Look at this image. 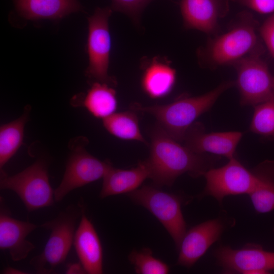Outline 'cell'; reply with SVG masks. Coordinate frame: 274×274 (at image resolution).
Instances as JSON below:
<instances>
[{
    "mask_svg": "<svg viewBox=\"0 0 274 274\" xmlns=\"http://www.w3.org/2000/svg\"><path fill=\"white\" fill-rule=\"evenodd\" d=\"M150 136V155L145 162L149 178L157 187L172 186L186 173L193 178L203 176L216 161L211 156L195 153L182 145L157 124L151 129Z\"/></svg>",
    "mask_w": 274,
    "mask_h": 274,
    "instance_id": "cell-1",
    "label": "cell"
},
{
    "mask_svg": "<svg viewBox=\"0 0 274 274\" xmlns=\"http://www.w3.org/2000/svg\"><path fill=\"white\" fill-rule=\"evenodd\" d=\"M258 23L251 13L243 11L225 33L209 40L199 49V62L210 68L231 65L256 50L262 48L257 35Z\"/></svg>",
    "mask_w": 274,
    "mask_h": 274,
    "instance_id": "cell-2",
    "label": "cell"
},
{
    "mask_svg": "<svg viewBox=\"0 0 274 274\" xmlns=\"http://www.w3.org/2000/svg\"><path fill=\"white\" fill-rule=\"evenodd\" d=\"M234 85L233 81H225L201 95L183 96L165 105L143 106L135 103L131 105V109L152 115L156 119L157 124L169 135L181 142L194 121L209 111L219 97Z\"/></svg>",
    "mask_w": 274,
    "mask_h": 274,
    "instance_id": "cell-3",
    "label": "cell"
},
{
    "mask_svg": "<svg viewBox=\"0 0 274 274\" xmlns=\"http://www.w3.org/2000/svg\"><path fill=\"white\" fill-rule=\"evenodd\" d=\"M85 210L83 204H72L61 211L53 219L39 227L50 231L42 252L34 256L30 264L38 273H49L64 262L73 244L76 224Z\"/></svg>",
    "mask_w": 274,
    "mask_h": 274,
    "instance_id": "cell-4",
    "label": "cell"
},
{
    "mask_svg": "<svg viewBox=\"0 0 274 274\" xmlns=\"http://www.w3.org/2000/svg\"><path fill=\"white\" fill-rule=\"evenodd\" d=\"M48 164L38 159L32 164L13 175L0 172V188L14 192L28 212L52 206L55 201L50 182Z\"/></svg>",
    "mask_w": 274,
    "mask_h": 274,
    "instance_id": "cell-5",
    "label": "cell"
},
{
    "mask_svg": "<svg viewBox=\"0 0 274 274\" xmlns=\"http://www.w3.org/2000/svg\"><path fill=\"white\" fill-rule=\"evenodd\" d=\"M86 138L79 136L70 142V153L62 180L54 190L55 201L59 202L73 190L103 178L113 166L109 160L101 161L85 149Z\"/></svg>",
    "mask_w": 274,
    "mask_h": 274,
    "instance_id": "cell-6",
    "label": "cell"
},
{
    "mask_svg": "<svg viewBox=\"0 0 274 274\" xmlns=\"http://www.w3.org/2000/svg\"><path fill=\"white\" fill-rule=\"evenodd\" d=\"M158 188L144 185L127 195L133 202L148 210L159 221L179 250L187 231L181 210V200L178 195Z\"/></svg>",
    "mask_w": 274,
    "mask_h": 274,
    "instance_id": "cell-7",
    "label": "cell"
},
{
    "mask_svg": "<svg viewBox=\"0 0 274 274\" xmlns=\"http://www.w3.org/2000/svg\"><path fill=\"white\" fill-rule=\"evenodd\" d=\"M112 12L111 7L97 8L88 18L89 64L85 71L86 76L92 81L112 86L116 84V81L108 74L112 43L109 19Z\"/></svg>",
    "mask_w": 274,
    "mask_h": 274,
    "instance_id": "cell-8",
    "label": "cell"
},
{
    "mask_svg": "<svg viewBox=\"0 0 274 274\" xmlns=\"http://www.w3.org/2000/svg\"><path fill=\"white\" fill-rule=\"evenodd\" d=\"M263 48L258 49L235 62L234 82L243 106H255L274 95V76L261 58Z\"/></svg>",
    "mask_w": 274,
    "mask_h": 274,
    "instance_id": "cell-9",
    "label": "cell"
},
{
    "mask_svg": "<svg viewBox=\"0 0 274 274\" xmlns=\"http://www.w3.org/2000/svg\"><path fill=\"white\" fill-rule=\"evenodd\" d=\"M203 176L206 184L198 197L211 196L220 204L227 196L249 194L259 179L255 170L248 169L235 157L221 167L209 169Z\"/></svg>",
    "mask_w": 274,
    "mask_h": 274,
    "instance_id": "cell-10",
    "label": "cell"
},
{
    "mask_svg": "<svg viewBox=\"0 0 274 274\" xmlns=\"http://www.w3.org/2000/svg\"><path fill=\"white\" fill-rule=\"evenodd\" d=\"M215 257L226 273L265 274L274 270V252L258 245L247 244L238 249L221 246Z\"/></svg>",
    "mask_w": 274,
    "mask_h": 274,
    "instance_id": "cell-11",
    "label": "cell"
},
{
    "mask_svg": "<svg viewBox=\"0 0 274 274\" xmlns=\"http://www.w3.org/2000/svg\"><path fill=\"white\" fill-rule=\"evenodd\" d=\"M227 227V220L220 217L192 227L182 239L177 264L187 268L192 267L219 240Z\"/></svg>",
    "mask_w": 274,
    "mask_h": 274,
    "instance_id": "cell-12",
    "label": "cell"
},
{
    "mask_svg": "<svg viewBox=\"0 0 274 274\" xmlns=\"http://www.w3.org/2000/svg\"><path fill=\"white\" fill-rule=\"evenodd\" d=\"M242 136L239 131L206 132L201 123L195 122L187 129L183 142L195 153L223 156L229 159L235 157Z\"/></svg>",
    "mask_w": 274,
    "mask_h": 274,
    "instance_id": "cell-13",
    "label": "cell"
},
{
    "mask_svg": "<svg viewBox=\"0 0 274 274\" xmlns=\"http://www.w3.org/2000/svg\"><path fill=\"white\" fill-rule=\"evenodd\" d=\"M1 198L0 249L8 250L13 261L25 259L36 246L26 239L27 235L39 227L28 221L16 219Z\"/></svg>",
    "mask_w": 274,
    "mask_h": 274,
    "instance_id": "cell-14",
    "label": "cell"
},
{
    "mask_svg": "<svg viewBox=\"0 0 274 274\" xmlns=\"http://www.w3.org/2000/svg\"><path fill=\"white\" fill-rule=\"evenodd\" d=\"M180 10L186 28L214 34L218 30L219 20L229 12V1L181 0Z\"/></svg>",
    "mask_w": 274,
    "mask_h": 274,
    "instance_id": "cell-15",
    "label": "cell"
},
{
    "mask_svg": "<svg viewBox=\"0 0 274 274\" xmlns=\"http://www.w3.org/2000/svg\"><path fill=\"white\" fill-rule=\"evenodd\" d=\"M73 245L80 263L89 274L103 273V252L98 235L85 210L76 229Z\"/></svg>",
    "mask_w": 274,
    "mask_h": 274,
    "instance_id": "cell-16",
    "label": "cell"
},
{
    "mask_svg": "<svg viewBox=\"0 0 274 274\" xmlns=\"http://www.w3.org/2000/svg\"><path fill=\"white\" fill-rule=\"evenodd\" d=\"M18 14L25 19L57 20L83 10L78 0H14Z\"/></svg>",
    "mask_w": 274,
    "mask_h": 274,
    "instance_id": "cell-17",
    "label": "cell"
},
{
    "mask_svg": "<svg viewBox=\"0 0 274 274\" xmlns=\"http://www.w3.org/2000/svg\"><path fill=\"white\" fill-rule=\"evenodd\" d=\"M149 178V172L144 161H140L136 166L129 169L116 168L112 166L103 177L99 193L101 198L130 193L141 186Z\"/></svg>",
    "mask_w": 274,
    "mask_h": 274,
    "instance_id": "cell-18",
    "label": "cell"
},
{
    "mask_svg": "<svg viewBox=\"0 0 274 274\" xmlns=\"http://www.w3.org/2000/svg\"><path fill=\"white\" fill-rule=\"evenodd\" d=\"M72 101L75 106L84 107L94 117L102 119L114 113L117 108L116 91L99 82H93L86 94L76 96Z\"/></svg>",
    "mask_w": 274,
    "mask_h": 274,
    "instance_id": "cell-19",
    "label": "cell"
},
{
    "mask_svg": "<svg viewBox=\"0 0 274 274\" xmlns=\"http://www.w3.org/2000/svg\"><path fill=\"white\" fill-rule=\"evenodd\" d=\"M176 80V72L169 63L163 59L154 58L146 67L141 85L144 91L152 98L168 95Z\"/></svg>",
    "mask_w": 274,
    "mask_h": 274,
    "instance_id": "cell-20",
    "label": "cell"
},
{
    "mask_svg": "<svg viewBox=\"0 0 274 274\" xmlns=\"http://www.w3.org/2000/svg\"><path fill=\"white\" fill-rule=\"evenodd\" d=\"M31 107L27 105L23 114L16 119L0 127V169L15 154L23 143L24 127L28 121Z\"/></svg>",
    "mask_w": 274,
    "mask_h": 274,
    "instance_id": "cell-21",
    "label": "cell"
},
{
    "mask_svg": "<svg viewBox=\"0 0 274 274\" xmlns=\"http://www.w3.org/2000/svg\"><path fill=\"white\" fill-rule=\"evenodd\" d=\"M102 124L110 133L118 138L148 144L141 133L138 117L134 112H115L102 119Z\"/></svg>",
    "mask_w": 274,
    "mask_h": 274,
    "instance_id": "cell-22",
    "label": "cell"
},
{
    "mask_svg": "<svg viewBox=\"0 0 274 274\" xmlns=\"http://www.w3.org/2000/svg\"><path fill=\"white\" fill-rule=\"evenodd\" d=\"M255 170L259 179L249 195L257 212L267 213L274 210V175L263 172L260 166Z\"/></svg>",
    "mask_w": 274,
    "mask_h": 274,
    "instance_id": "cell-23",
    "label": "cell"
},
{
    "mask_svg": "<svg viewBox=\"0 0 274 274\" xmlns=\"http://www.w3.org/2000/svg\"><path fill=\"white\" fill-rule=\"evenodd\" d=\"M128 260L139 274H166L169 271L168 265L160 259L155 258L150 248L140 250H133L128 256Z\"/></svg>",
    "mask_w": 274,
    "mask_h": 274,
    "instance_id": "cell-24",
    "label": "cell"
},
{
    "mask_svg": "<svg viewBox=\"0 0 274 274\" xmlns=\"http://www.w3.org/2000/svg\"><path fill=\"white\" fill-rule=\"evenodd\" d=\"M250 131L266 136H274V95L254 107Z\"/></svg>",
    "mask_w": 274,
    "mask_h": 274,
    "instance_id": "cell-25",
    "label": "cell"
},
{
    "mask_svg": "<svg viewBox=\"0 0 274 274\" xmlns=\"http://www.w3.org/2000/svg\"><path fill=\"white\" fill-rule=\"evenodd\" d=\"M153 0H112L111 8L128 15L138 22L145 8Z\"/></svg>",
    "mask_w": 274,
    "mask_h": 274,
    "instance_id": "cell-26",
    "label": "cell"
},
{
    "mask_svg": "<svg viewBox=\"0 0 274 274\" xmlns=\"http://www.w3.org/2000/svg\"><path fill=\"white\" fill-rule=\"evenodd\" d=\"M259 34L268 52L274 59V13L259 28Z\"/></svg>",
    "mask_w": 274,
    "mask_h": 274,
    "instance_id": "cell-27",
    "label": "cell"
},
{
    "mask_svg": "<svg viewBox=\"0 0 274 274\" xmlns=\"http://www.w3.org/2000/svg\"><path fill=\"white\" fill-rule=\"evenodd\" d=\"M232 1L261 14L274 13V0Z\"/></svg>",
    "mask_w": 274,
    "mask_h": 274,
    "instance_id": "cell-28",
    "label": "cell"
},
{
    "mask_svg": "<svg viewBox=\"0 0 274 274\" xmlns=\"http://www.w3.org/2000/svg\"><path fill=\"white\" fill-rule=\"evenodd\" d=\"M67 273H86V272L80 263H74L70 266L66 271Z\"/></svg>",
    "mask_w": 274,
    "mask_h": 274,
    "instance_id": "cell-29",
    "label": "cell"
},
{
    "mask_svg": "<svg viewBox=\"0 0 274 274\" xmlns=\"http://www.w3.org/2000/svg\"><path fill=\"white\" fill-rule=\"evenodd\" d=\"M4 273H7V274H22V273H26V272H23V271L20 270L19 269H17L16 268L11 267H6L3 271Z\"/></svg>",
    "mask_w": 274,
    "mask_h": 274,
    "instance_id": "cell-30",
    "label": "cell"
}]
</instances>
